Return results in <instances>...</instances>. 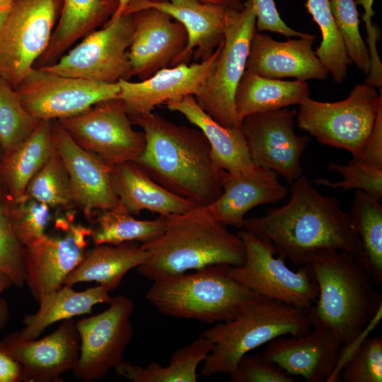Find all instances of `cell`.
Wrapping results in <instances>:
<instances>
[{"instance_id":"obj_38","label":"cell","mask_w":382,"mask_h":382,"mask_svg":"<svg viewBox=\"0 0 382 382\" xmlns=\"http://www.w3.org/2000/svg\"><path fill=\"white\" fill-rule=\"evenodd\" d=\"M8 214L13 230L24 248L40 243L52 221V209L25 193L9 197Z\"/></svg>"},{"instance_id":"obj_9","label":"cell","mask_w":382,"mask_h":382,"mask_svg":"<svg viewBox=\"0 0 382 382\" xmlns=\"http://www.w3.org/2000/svg\"><path fill=\"white\" fill-rule=\"evenodd\" d=\"M237 234L244 244L245 260L240 265L228 267L230 276L262 298L308 311L318 295L309 267L291 270L284 260L276 256L274 248L268 241L244 229Z\"/></svg>"},{"instance_id":"obj_37","label":"cell","mask_w":382,"mask_h":382,"mask_svg":"<svg viewBox=\"0 0 382 382\" xmlns=\"http://www.w3.org/2000/svg\"><path fill=\"white\" fill-rule=\"evenodd\" d=\"M40 121L29 113L17 93L0 76V151L8 156L36 129Z\"/></svg>"},{"instance_id":"obj_51","label":"cell","mask_w":382,"mask_h":382,"mask_svg":"<svg viewBox=\"0 0 382 382\" xmlns=\"http://www.w3.org/2000/svg\"><path fill=\"white\" fill-rule=\"evenodd\" d=\"M10 8H0V27L6 19Z\"/></svg>"},{"instance_id":"obj_11","label":"cell","mask_w":382,"mask_h":382,"mask_svg":"<svg viewBox=\"0 0 382 382\" xmlns=\"http://www.w3.org/2000/svg\"><path fill=\"white\" fill-rule=\"evenodd\" d=\"M133 36L131 14L123 13L94 30L55 63L40 66L65 76L115 83L132 76L128 50Z\"/></svg>"},{"instance_id":"obj_13","label":"cell","mask_w":382,"mask_h":382,"mask_svg":"<svg viewBox=\"0 0 382 382\" xmlns=\"http://www.w3.org/2000/svg\"><path fill=\"white\" fill-rule=\"evenodd\" d=\"M57 121L79 146L110 166L135 161L144 149V134L134 129L119 98L98 103Z\"/></svg>"},{"instance_id":"obj_24","label":"cell","mask_w":382,"mask_h":382,"mask_svg":"<svg viewBox=\"0 0 382 382\" xmlns=\"http://www.w3.org/2000/svg\"><path fill=\"white\" fill-rule=\"evenodd\" d=\"M278 176L258 166L248 173L224 171L222 193L205 207L219 222L241 229L248 212L258 205L277 202L287 195L288 190Z\"/></svg>"},{"instance_id":"obj_32","label":"cell","mask_w":382,"mask_h":382,"mask_svg":"<svg viewBox=\"0 0 382 382\" xmlns=\"http://www.w3.org/2000/svg\"><path fill=\"white\" fill-rule=\"evenodd\" d=\"M213 343L200 335L190 344L175 351L169 365L152 362L146 367L122 361L115 368L117 376L134 382H195L197 369L212 350Z\"/></svg>"},{"instance_id":"obj_52","label":"cell","mask_w":382,"mask_h":382,"mask_svg":"<svg viewBox=\"0 0 382 382\" xmlns=\"http://www.w3.org/2000/svg\"><path fill=\"white\" fill-rule=\"evenodd\" d=\"M16 0H0V8H10Z\"/></svg>"},{"instance_id":"obj_8","label":"cell","mask_w":382,"mask_h":382,"mask_svg":"<svg viewBox=\"0 0 382 382\" xmlns=\"http://www.w3.org/2000/svg\"><path fill=\"white\" fill-rule=\"evenodd\" d=\"M250 0L240 10L228 8L224 37L212 69L194 96L199 106L226 127L241 128L235 109V93L246 69L250 42L256 30Z\"/></svg>"},{"instance_id":"obj_10","label":"cell","mask_w":382,"mask_h":382,"mask_svg":"<svg viewBox=\"0 0 382 382\" xmlns=\"http://www.w3.org/2000/svg\"><path fill=\"white\" fill-rule=\"evenodd\" d=\"M63 0H16L0 27V76L13 88L50 42Z\"/></svg>"},{"instance_id":"obj_49","label":"cell","mask_w":382,"mask_h":382,"mask_svg":"<svg viewBox=\"0 0 382 382\" xmlns=\"http://www.w3.org/2000/svg\"><path fill=\"white\" fill-rule=\"evenodd\" d=\"M150 1H161L164 0H149ZM205 2L224 6L228 8L240 10L243 8L244 2L241 0H200Z\"/></svg>"},{"instance_id":"obj_26","label":"cell","mask_w":382,"mask_h":382,"mask_svg":"<svg viewBox=\"0 0 382 382\" xmlns=\"http://www.w3.org/2000/svg\"><path fill=\"white\" fill-rule=\"evenodd\" d=\"M170 111L182 114L200 129L210 145L215 165L229 173H248L256 166L252 161L241 128L226 127L212 119L197 104L194 96L166 103Z\"/></svg>"},{"instance_id":"obj_3","label":"cell","mask_w":382,"mask_h":382,"mask_svg":"<svg viewBox=\"0 0 382 382\" xmlns=\"http://www.w3.org/2000/svg\"><path fill=\"white\" fill-rule=\"evenodd\" d=\"M165 216L164 231L140 244L149 254L148 260L137 267L144 277L154 281L210 265L238 266L244 262L241 238L205 207Z\"/></svg>"},{"instance_id":"obj_34","label":"cell","mask_w":382,"mask_h":382,"mask_svg":"<svg viewBox=\"0 0 382 382\" xmlns=\"http://www.w3.org/2000/svg\"><path fill=\"white\" fill-rule=\"evenodd\" d=\"M93 222L91 241L94 245H117L126 242L141 243L159 236L165 230L166 216H159L153 220H139L119 202L113 208L98 212Z\"/></svg>"},{"instance_id":"obj_33","label":"cell","mask_w":382,"mask_h":382,"mask_svg":"<svg viewBox=\"0 0 382 382\" xmlns=\"http://www.w3.org/2000/svg\"><path fill=\"white\" fill-rule=\"evenodd\" d=\"M381 200L356 190L352 221L361 243V253L355 258L376 286L382 283V206Z\"/></svg>"},{"instance_id":"obj_15","label":"cell","mask_w":382,"mask_h":382,"mask_svg":"<svg viewBox=\"0 0 382 382\" xmlns=\"http://www.w3.org/2000/svg\"><path fill=\"white\" fill-rule=\"evenodd\" d=\"M25 110L40 121L77 115L93 105L119 98L120 86L62 76L35 67L15 88Z\"/></svg>"},{"instance_id":"obj_22","label":"cell","mask_w":382,"mask_h":382,"mask_svg":"<svg viewBox=\"0 0 382 382\" xmlns=\"http://www.w3.org/2000/svg\"><path fill=\"white\" fill-rule=\"evenodd\" d=\"M147 8L165 12L180 22L187 31V46L174 66L189 64L193 54L199 61L206 59L224 37L228 9L224 6L200 0H132L123 13L129 14Z\"/></svg>"},{"instance_id":"obj_42","label":"cell","mask_w":382,"mask_h":382,"mask_svg":"<svg viewBox=\"0 0 382 382\" xmlns=\"http://www.w3.org/2000/svg\"><path fill=\"white\" fill-rule=\"evenodd\" d=\"M341 381L345 382L382 381V338H365L344 364Z\"/></svg>"},{"instance_id":"obj_16","label":"cell","mask_w":382,"mask_h":382,"mask_svg":"<svg viewBox=\"0 0 382 382\" xmlns=\"http://www.w3.org/2000/svg\"><path fill=\"white\" fill-rule=\"evenodd\" d=\"M296 114L288 108L255 113L244 117L241 127L253 163L290 184L303 175L301 158L309 141L294 131Z\"/></svg>"},{"instance_id":"obj_39","label":"cell","mask_w":382,"mask_h":382,"mask_svg":"<svg viewBox=\"0 0 382 382\" xmlns=\"http://www.w3.org/2000/svg\"><path fill=\"white\" fill-rule=\"evenodd\" d=\"M337 29L347 54L356 66L368 74L369 51L359 31V13L354 0H329Z\"/></svg>"},{"instance_id":"obj_17","label":"cell","mask_w":382,"mask_h":382,"mask_svg":"<svg viewBox=\"0 0 382 382\" xmlns=\"http://www.w3.org/2000/svg\"><path fill=\"white\" fill-rule=\"evenodd\" d=\"M55 149L66 168L75 208L89 221L119 202L111 183L112 166L99 156L79 146L57 120L51 121Z\"/></svg>"},{"instance_id":"obj_50","label":"cell","mask_w":382,"mask_h":382,"mask_svg":"<svg viewBox=\"0 0 382 382\" xmlns=\"http://www.w3.org/2000/svg\"><path fill=\"white\" fill-rule=\"evenodd\" d=\"M131 1L132 0H117V7L113 15L110 17V20H112L120 16L124 13L125 8Z\"/></svg>"},{"instance_id":"obj_41","label":"cell","mask_w":382,"mask_h":382,"mask_svg":"<svg viewBox=\"0 0 382 382\" xmlns=\"http://www.w3.org/2000/svg\"><path fill=\"white\" fill-rule=\"evenodd\" d=\"M328 168L340 174L342 180L332 182L326 178H318L314 180L316 184L332 189L341 188L345 191L360 190L381 199L382 168L367 165L355 158L345 165L330 162Z\"/></svg>"},{"instance_id":"obj_14","label":"cell","mask_w":382,"mask_h":382,"mask_svg":"<svg viewBox=\"0 0 382 382\" xmlns=\"http://www.w3.org/2000/svg\"><path fill=\"white\" fill-rule=\"evenodd\" d=\"M74 219L73 209L56 217L54 231L24 249L25 284L36 301L62 286L88 249L92 228Z\"/></svg>"},{"instance_id":"obj_23","label":"cell","mask_w":382,"mask_h":382,"mask_svg":"<svg viewBox=\"0 0 382 382\" xmlns=\"http://www.w3.org/2000/svg\"><path fill=\"white\" fill-rule=\"evenodd\" d=\"M315 39V35L305 33L299 39L289 37L279 42L255 30L250 42L246 69L270 79L324 80L330 72L313 50Z\"/></svg>"},{"instance_id":"obj_30","label":"cell","mask_w":382,"mask_h":382,"mask_svg":"<svg viewBox=\"0 0 382 382\" xmlns=\"http://www.w3.org/2000/svg\"><path fill=\"white\" fill-rule=\"evenodd\" d=\"M309 96L306 81L270 79L245 69L236 91L235 109L241 122L252 114L300 105Z\"/></svg>"},{"instance_id":"obj_53","label":"cell","mask_w":382,"mask_h":382,"mask_svg":"<svg viewBox=\"0 0 382 382\" xmlns=\"http://www.w3.org/2000/svg\"><path fill=\"white\" fill-rule=\"evenodd\" d=\"M1 151H0V163H1Z\"/></svg>"},{"instance_id":"obj_46","label":"cell","mask_w":382,"mask_h":382,"mask_svg":"<svg viewBox=\"0 0 382 382\" xmlns=\"http://www.w3.org/2000/svg\"><path fill=\"white\" fill-rule=\"evenodd\" d=\"M23 369L18 361L0 345V382L23 381Z\"/></svg>"},{"instance_id":"obj_36","label":"cell","mask_w":382,"mask_h":382,"mask_svg":"<svg viewBox=\"0 0 382 382\" xmlns=\"http://www.w3.org/2000/svg\"><path fill=\"white\" fill-rule=\"evenodd\" d=\"M24 193L52 209L69 211L75 208L70 180L55 148L45 165L30 181Z\"/></svg>"},{"instance_id":"obj_43","label":"cell","mask_w":382,"mask_h":382,"mask_svg":"<svg viewBox=\"0 0 382 382\" xmlns=\"http://www.w3.org/2000/svg\"><path fill=\"white\" fill-rule=\"evenodd\" d=\"M231 382H296L275 362L259 354H245L229 375Z\"/></svg>"},{"instance_id":"obj_27","label":"cell","mask_w":382,"mask_h":382,"mask_svg":"<svg viewBox=\"0 0 382 382\" xmlns=\"http://www.w3.org/2000/svg\"><path fill=\"white\" fill-rule=\"evenodd\" d=\"M149 257V253L134 242L94 245L88 249L64 284L73 286L81 282H96L112 291L129 270L145 263Z\"/></svg>"},{"instance_id":"obj_19","label":"cell","mask_w":382,"mask_h":382,"mask_svg":"<svg viewBox=\"0 0 382 382\" xmlns=\"http://www.w3.org/2000/svg\"><path fill=\"white\" fill-rule=\"evenodd\" d=\"M133 36L128 50L131 72L140 80L173 66L187 43L184 26L168 14L154 8L129 13Z\"/></svg>"},{"instance_id":"obj_7","label":"cell","mask_w":382,"mask_h":382,"mask_svg":"<svg viewBox=\"0 0 382 382\" xmlns=\"http://www.w3.org/2000/svg\"><path fill=\"white\" fill-rule=\"evenodd\" d=\"M382 90L365 83L356 85L348 97L337 102L305 99L297 115L298 127L320 144L344 149L352 158L361 154L373 130L379 109Z\"/></svg>"},{"instance_id":"obj_12","label":"cell","mask_w":382,"mask_h":382,"mask_svg":"<svg viewBox=\"0 0 382 382\" xmlns=\"http://www.w3.org/2000/svg\"><path fill=\"white\" fill-rule=\"evenodd\" d=\"M103 312L76 321L80 338L79 360L74 376L84 382L101 379L123 361L134 336L130 318L133 301L125 296L112 297Z\"/></svg>"},{"instance_id":"obj_40","label":"cell","mask_w":382,"mask_h":382,"mask_svg":"<svg viewBox=\"0 0 382 382\" xmlns=\"http://www.w3.org/2000/svg\"><path fill=\"white\" fill-rule=\"evenodd\" d=\"M9 196L0 186V272L11 280L13 285L25 284L23 245L16 237L8 214Z\"/></svg>"},{"instance_id":"obj_5","label":"cell","mask_w":382,"mask_h":382,"mask_svg":"<svg viewBox=\"0 0 382 382\" xmlns=\"http://www.w3.org/2000/svg\"><path fill=\"white\" fill-rule=\"evenodd\" d=\"M228 267L214 265L158 278L145 297L166 316L208 323L228 320L262 298L233 279Z\"/></svg>"},{"instance_id":"obj_21","label":"cell","mask_w":382,"mask_h":382,"mask_svg":"<svg viewBox=\"0 0 382 382\" xmlns=\"http://www.w3.org/2000/svg\"><path fill=\"white\" fill-rule=\"evenodd\" d=\"M342 345L330 329L313 326L302 335L273 339L263 356L290 376H301L307 382H327L337 366Z\"/></svg>"},{"instance_id":"obj_29","label":"cell","mask_w":382,"mask_h":382,"mask_svg":"<svg viewBox=\"0 0 382 382\" xmlns=\"http://www.w3.org/2000/svg\"><path fill=\"white\" fill-rule=\"evenodd\" d=\"M73 286L64 284L57 290L43 295L37 300L35 313L26 314L23 328L18 331L25 339H36L51 325L75 316L91 313L98 303L112 301L109 289L103 285L76 291Z\"/></svg>"},{"instance_id":"obj_6","label":"cell","mask_w":382,"mask_h":382,"mask_svg":"<svg viewBox=\"0 0 382 382\" xmlns=\"http://www.w3.org/2000/svg\"><path fill=\"white\" fill-rule=\"evenodd\" d=\"M312 325L306 310L260 298L228 320L217 323L201 335L214 345L199 374L230 375L240 359L253 349L284 335H302Z\"/></svg>"},{"instance_id":"obj_47","label":"cell","mask_w":382,"mask_h":382,"mask_svg":"<svg viewBox=\"0 0 382 382\" xmlns=\"http://www.w3.org/2000/svg\"><path fill=\"white\" fill-rule=\"evenodd\" d=\"M374 0H354L356 4L361 5L364 8L362 19L365 23L366 30V43L369 45H375L380 40V31L377 26L372 22L374 15L373 4Z\"/></svg>"},{"instance_id":"obj_25","label":"cell","mask_w":382,"mask_h":382,"mask_svg":"<svg viewBox=\"0 0 382 382\" xmlns=\"http://www.w3.org/2000/svg\"><path fill=\"white\" fill-rule=\"evenodd\" d=\"M111 183L119 202L132 214L148 210L165 216L199 207L158 185L134 161L112 166Z\"/></svg>"},{"instance_id":"obj_31","label":"cell","mask_w":382,"mask_h":382,"mask_svg":"<svg viewBox=\"0 0 382 382\" xmlns=\"http://www.w3.org/2000/svg\"><path fill=\"white\" fill-rule=\"evenodd\" d=\"M54 149L51 121H40L34 132L1 158L0 186L15 198L23 195Z\"/></svg>"},{"instance_id":"obj_45","label":"cell","mask_w":382,"mask_h":382,"mask_svg":"<svg viewBox=\"0 0 382 382\" xmlns=\"http://www.w3.org/2000/svg\"><path fill=\"white\" fill-rule=\"evenodd\" d=\"M357 159L367 165L382 168V108L378 110L373 130Z\"/></svg>"},{"instance_id":"obj_35","label":"cell","mask_w":382,"mask_h":382,"mask_svg":"<svg viewBox=\"0 0 382 382\" xmlns=\"http://www.w3.org/2000/svg\"><path fill=\"white\" fill-rule=\"evenodd\" d=\"M305 6L321 32L322 40L316 54L331 74L333 81L342 83L352 62L337 29L330 1L307 0Z\"/></svg>"},{"instance_id":"obj_44","label":"cell","mask_w":382,"mask_h":382,"mask_svg":"<svg viewBox=\"0 0 382 382\" xmlns=\"http://www.w3.org/2000/svg\"><path fill=\"white\" fill-rule=\"evenodd\" d=\"M256 17V30L279 33L286 37L305 34L291 28L282 19L274 0H250Z\"/></svg>"},{"instance_id":"obj_2","label":"cell","mask_w":382,"mask_h":382,"mask_svg":"<svg viewBox=\"0 0 382 382\" xmlns=\"http://www.w3.org/2000/svg\"><path fill=\"white\" fill-rule=\"evenodd\" d=\"M129 117L142 129L145 139L134 162L152 180L199 207L221 195L224 170L214 163L200 129L175 124L153 111Z\"/></svg>"},{"instance_id":"obj_1","label":"cell","mask_w":382,"mask_h":382,"mask_svg":"<svg viewBox=\"0 0 382 382\" xmlns=\"http://www.w3.org/2000/svg\"><path fill=\"white\" fill-rule=\"evenodd\" d=\"M291 185L287 203L245 219L243 229L268 241L276 255L296 266L307 265L321 250H342L357 258L361 247L350 212L342 209L337 198L320 193L303 175Z\"/></svg>"},{"instance_id":"obj_18","label":"cell","mask_w":382,"mask_h":382,"mask_svg":"<svg viewBox=\"0 0 382 382\" xmlns=\"http://www.w3.org/2000/svg\"><path fill=\"white\" fill-rule=\"evenodd\" d=\"M0 345L23 369V381L61 382L72 371L80 354V338L74 318L62 321L58 328L38 340L25 339L18 332L0 340Z\"/></svg>"},{"instance_id":"obj_48","label":"cell","mask_w":382,"mask_h":382,"mask_svg":"<svg viewBox=\"0 0 382 382\" xmlns=\"http://www.w3.org/2000/svg\"><path fill=\"white\" fill-rule=\"evenodd\" d=\"M13 283L6 274L0 272V294L8 289ZM10 316L9 308L7 302L0 297V330L8 322Z\"/></svg>"},{"instance_id":"obj_4","label":"cell","mask_w":382,"mask_h":382,"mask_svg":"<svg viewBox=\"0 0 382 382\" xmlns=\"http://www.w3.org/2000/svg\"><path fill=\"white\" fill-rule=\"evenodd\" d=\"M318 295L307 311L313 326L330 329L342 345L357 337L381 306L376 284L352 254L319 251L307 265Z\"/></svg>"},{"instance_id":"obj_20","label":"cell","mask_w":382,"mask_h":382,"mask_svg":"<svg viewBox=\"0 0 382 382\" xmlns=\"http://www.w3.org/2000/svg\"><path fill=\"white\" fill-rule=\"evenodd\" d=\"M221 42L214 52L202 61L164 68L138 82L119 80V99L129 116L149 113L168 101L195 96L212 69Z\"/></svg>"},{"instance_id":"obj_28","label":"cell","mask_w":382,"mask_h":382,"mask_svg":"<svg viewBox=\"0 0 382 382\" xmlns=\"http://www.w3.org/2000/svg\"><path fill=\"white\" fill-rule=\"evenodd\" d=\"M117 7V0H63L59 22L35 66L57 62L74 42L112 16Z\"/></svg>"}]
</instances>
